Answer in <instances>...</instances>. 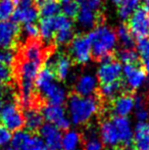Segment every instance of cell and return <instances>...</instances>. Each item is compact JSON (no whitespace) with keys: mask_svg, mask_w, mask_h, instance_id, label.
I'll return each mask as SVG.
<instances>
[{"mask_svg":"<svg viewBox=\"0 0 149 150\" xmlns=\"http://www.w3.org/2000/svg\"><path fill=\"white\" fill-rule=\"evenodd\" d=\"M104 101L95 94L91 96H80L71 93L68 96V109H70L72 122L75 125H83L90 120L94 115L100 112Z\"/></svg>","mask_w":149,"mask_h":150,"instance_id":"6da1fadb","label":"cell"},{"mask_svg":"<svg viewBox=\"0 0 149 150\" xmlns=\"http://www.w3.org/2000/svg\"><path fill=\"white\" fill-rule=\"evenodd\" d=\"M88 37L91 42V56L94 60L99 61L105 55L113 53V49L117 44L115 31L109 27L101 24L95 27L93 31L88 33Z\"/></svg>","mask_w":149,"mask_h":150,"instance_id":"7a4b0ae2","label":"cell"},{"mask_svg":"<svg viewBox=\"0 0 149 150\" xmlns=\"http://www.w3.org/2000/svg\"><path fill=\"white\" fill-rule=\"evenodd\" d=\"M0 122L10 132H18L25 127L24 112L16 102V99L8 101L2 106L0 111Z\"/></svg>","mask_w":149,"mask_h":150,"instance_id":"3957f363","label":"cell"},{"mask_svg":"<svg viewBox=\"0 0 149 150\" xmlns=\"http://www.w3.org/2000/svg\"><path fill=\"white\" fill-rule=\"evenodd\" d=\"M70 55L73 62L84 64L88 62L91 57V42L86 35H77L70 42Z\"/></svg>","mask_w":149,"mask_h":150,"instance_id":"277c9868","label":"cell"},{"mask_svg":"<svg viewBox=\"0 0 149 150\" xmlns=\"http://www.w3.org/2000/svg\"><path fill=\"white\" fill-rule=\"evenodd\" d=\"M128 27L135 39L139 40L149 36V11L145 8L138 7L129 18Z\"/></svg>","mask_w":149,"mask_h":150,"instance_id":"5b68a950","label":"cell"},{"mask_svg":"<svg viewBox=\"0 0 149 150\" xmlns=\"http://www.w3.org/2000/svg\"><path fill=\"white\" fill-rule=\"evenodd\" d=\"M43 119L48 122H51L56 126L60 131H68L71 127V122L66 117V111L61 105H54L49 103H44L39 108Z\"/></svg>","mask_w":149,"mask_h":150,"instance_id":"8992f818","label":"cell"},{"mask_svg":"<svg viewBox=\"0 0 149 150\" xmlns=\"http://www.w3.org/2000/svg\"><path fill=\"white\" fill-rule=\"evenodd\" d=\"M22 28L20 24L10 21L0 22V48L16 49L20 43Z\"/></svg>","mask_w":149,"mask_h":150,"instance_id":"52a82bcc","label":"cell"},{"mask_svg":"<svg viewBox=\"0 0 149 150\" xmlns=\"http://www.w3.org/2000/svg\"><path fill=\"white\" fill-rule=\"evenodd\" d=\"M123 74L125 77L123 81L126 90L132 93L141 87L147 78L144 69L138 64H125L123 67Z\"/></svg>","mask_w":149,"mask_h":150,"instance_id":"ba28073f","label":"cell"},{"mask_svg":"<svg viewBox=\"0 0 149 150\" xmlns=\"http://www.w3.org/2000/svg\"><path fill=\"white\" fill-rule=\"evenodd\" d=\"M107 110H110L113 117H127L134 107V93L124 92L110 100Z\"/></svg>","mask_w":149,"mask_h":150,"instance_id":"9c48e42d","label":"cell"},{"mask_svg":"<svg viewBox=\"0 0 149 150\" xmlns=\"http://www.w3.org/2000/svg\"><path fill=\"white\" fill-rule=\"evenodd\" d=\"M38 134H40V137L48 150H59L61 148V132L53 124H43L38 131Z\"/></svg>","mask_w":149,"mask_h":150,"instance_id":"30bf717a","label":"cell"},{"mask_svg":"<svg viewBox=\"0 0 149 150\" xmlns=\"http://www.w3.org/2000/svg\"><path fill=\"white\" fill-rule=\"evenodd\" d=\"M121 73H123V67L119 61L114 59L105 63H101L97 71V79L100 85L109 84L121 80Z\"/></svg>","mask_w":149,"mask_h":150,"instance_id":"8fae6325","label":"cell"},{"mask_svg":"<svg viewBox=\"0 0 149 150\" xmlns=\"http://www.w3.org/2000/svg\"><path fill=\"white\" fill-rule=\"evenodd\" d=\"M76 18L80 26L84 29H93L99 25L104 24V16L101 11H94L86 8H81Z\"/></svg>","mask_w":149,"mask_h":150,"instance_id":"7c38bea8","label":"cell"},{"mask_svg":"<svg viewBox=\"0 0 149 150\" xmlns=\"http://www.w3.org/2000/svg\"><path fill=\"white\" fill-rule=\"evenodd\" d=\"M100 137L103 146H106L110 149L119 145V139L117 135V129L113 126L112 120L105 119L100 124Z\"/></svg>","mask_w":149,"mask_h":150,"instance_id":"4fadbf2b","label":"cell"},{"mask_svg":"<svg viewBox=\"0 0 149 150\" xmlns=\"http://www.w3.org/2000/svg\"><path fill=\"white\" fill-rule=\"evenodd\" d=\"M112 122L117 129L119 143L121 145L133 144V131L130 120L126 117H113Z\"/></svg>","mask_w":149,"mask_h":150,"instance_id":"5bb4252c","label":"cell"},{"mask_svg":"<svg viewBox=\"0 0 149 150\" xmlns=\"http://www.w3.org/2000/svg\"><path fill=\"white\" fill-rule=\"evenodd\" d=\"M97 80L92 75H84L76 82L73 93L80 96H91L97 91Z\"/></svg>","mask_w":149,"mask_h":150,"instance_id":"9a60e30c","label":"cell"},{"mask_svg":"<svg viewBox=\"0 0 149 150\" xmlns=\"http://www.w3.org/2000/svg\"><path fill=\"white\" fill-rule=\"evenodd\" d=\"M25 117V127L30 134H38V131L43 125V115L36 107H29L23 109Z\"/></svg>","mask_w":149,"mask_h":150,"instance_id":"2e32d148","label":"cell"},{"mask_svg":"<svg viewBox=\"0 0 149 150\" xmlns=\"http://www.w3.org/2000/svg\"><path fill=\"white\" fill-rule=\"evenodd\" d=\"M124 92H128V91L126 90L125 84H124V81L121 79L119 80V81L112 82V83L101 85L100 88H98L97 91H96L98 96L104 102H109L110 100H112L113 98H115Z\"/></svg>","mask_w":149,"mask_h":150,"instance_id":"e0dca14e","label":"cell"},{"mask_svg":"<svg viewBox=\"0 0 149 150\" xmlns=\"http://www.w3.org/2000/svg\"><path fill=\"white\" fill-rule=\"evenodd\" d=\"M40 16L39 7L37 4L28 7H18L16 6V10L12 13L11 20L12 22L18 24H28V23H35Z\"/></svg>","mask_w":149,"mask_h":150,"instance_id":"ac0fdd59","label":"cell"},{"mask_svg":"<svg viewBox=\"0 0 149 150\" xmlns=\"http://www.w3.org/2000/svg\"><path fill=\"white\" fill-rule=\"evenodd\" d=\"M133 141L138 150H149V122H139L136 125Z\"/></svg>","mask_w":149,"mask_h":150,"instance_id":"d6986e66","label":"cell"},{"mask_svg":"<svg viewBox=\"0 0 149 150\" xmlns=\"http://www.w3.org/2000/svg\"><path fill=\"white\" fill-rule=\"evenodd\" d=\"M115 34H117V38L119 40L124 48H134L135 38L133 37L127 24L121 23V25H119L117 31H115Z\"/></svg>","mask_w":149,"mask_h":150,"instance_id":"ffe728a7","label":"cell"},{"mask_svg":"<svg viewBox=\"0 0 149 150\" xmlns=\"http://www.w3.org/2000/svg\"><path fill=\"white\" fill-rule=\"evenodd\" d=\"M114 55L115 59L119 60L125 64H139L140 63L139 54L133 48H124L114 52Z\"/></svg>","mask_w":149,"mask_h":150,"instance_id":"44dd1931","label":"cell"},{"mask_svg":"<svg viewBox=\"0 0 149 150\" xmlns=\"http://www.w3.org/2000/svg\"><path fill=\"white\" fill-rule=\"evenodd\" d=\"M82 141V136L76 131H66L61 138V147L64 150H77Z\"/></svg>","mask_w":149,"mask_h":150,"instance_id":"7402d4cb","label":"cell"},{"mask_svg":"<svg viewBox=\"0 0 149 150\" xmlns=\"http://www.w3.org/2000/svg\"><path fill=\"white\" fill-rule=\"evenodd\" d=\"M139 3L140 2L138 0H124L117 8V14L119 18H121L124 22L129 20L132 13L138 8Z\"/></svg>","mask_w":149,"mask_h":150,"instance_id":"603a6c76","label":"cell"},{"mask_svg":"<svg viewBox=\"0 0 149 150\" xmlns=\"http://www.w3.org/2000/svg\"><path fill=\"white\" fill-rule=\"evenodd\" d=\"M61 11V6L58 1H49L39 6V14L42 18H51L59 14Z\"/></svg>","mask_w":149,"mask_h":150,"instance_id":"cb8c5ba5","label":"cell"},{"mask_svg":"<svg viewBox=\"0 0 149 150\" xmlns=\"http://www.w3.org/2000/svg\"><path fill=\"white\" fill-rule=\"evenodd\" d=\"M75 37L74 35V29L73 27L70 28H64L57 30L54 34L53 37V43L55 45H68L70 42Z\"/></svg>","mask_w":149,"mask_h":150,"instance_id":"d4e9b609","label":"cell"},{"mask_svg":"<svg viewBox=\"0 0 149 150\" xmlns=\"http://www.w3.org/2000/svg\"><path fill=\"white\" fill-rule=\"evenodd\" d=\"M18 4V0H0V22L11 18Z\"/></svg>","mask_w":149,"mask_h":150,"instance_id":"484cf974","label":"cell"},{"mask_svg":"<svg viewBox=\"0 0 149 150\" xmlns=\"http://www.w3.org/2000/svg\"><path fill=\"white\" fill-rule=\"evenodd\" d=\"M31 135L27 131H18L14 133L13 137H11V146L18 150H22L23 147L26 145V143L31 138Z\"/></svg>","mask_w":149,"mask_h":150,"instance_id":"4316f807","label":"cell"},{"mask_svg":"<svg viewBox=\"0 0 149 150\" xmlns=\"http://www.w3.org/2000/svg\"><path fill=\"white\" fill-rule=\"evenodd\" d=\"M13 82L12 69L0 62V89L9 86Z\"/></svg>","mask_w":149,"mask_h":150,"instance_id":"83f0119b","label":"cell"},{"mask_svg":"<svg viewBox=\"0 0 149 150\" xmlns=\"http://www.w3.org/2000/svg\"><path fill=\"white\" fill-rule=\"evenodd\" d=\"M16 57V49L11 48H0V62L12 67Z\"/></svg>","mask_w":149,"mask_h":150,"instance_id":"f1b7e54d","label":"cell"},{"mask_svg":"<svg viewBox=\"0 0 149 150\" xmlns=\"http://www.w3.org/2000/svg\"><path fill=\"white\" fill-rule=\"evenodd\" d=\"M137 51L141 61L149 60V38H142L138 40L137 43Z\"/></svg>","mask_w":149,"mask_h":150,"instance_id":"f546056e","label":"cell"},{"mask_svg":"<svg viewBox=\"0 0 149 150\" xmlns=\"http://www.w3.org/2000/svg\"><path fill=\"white\" fill-rule=\"evenodd\" d=\"M44 147H45V144L41 137L38 136L37 134H32L31 138L29 139V141L23 147L22 150H43Z\"/></svg>","mask_w":149,"mask_h":150,"instance_id":"4dcf8cb0","label":"cell"},{"mask_svg":"<svg viewBox=\"0 0 149 150\" xmlns=\"http://www.w3.org/2000/svg\"><path fill=\"white\" fill-rule=\"evenodd\" d=\"M75 1L81 8L91 9L94 11H101L100 10L102 6L101 0H75Z\"/></svg>","mask_w":149,"mask_h":150,"instance_id":"1f68e13d","label":"cell"},{"mask_svg":"<svg viewBox=\"0 0 149 150\" xmlns=\"http://www.w3.org/2000/svg\"><path fill=\"white\" fill-rule=\"evenodd\" d=\"M79 10V5L77 4V2L73 1V0L64 4L62 6V11H64V16H68V18H76Z\"/></svg>","mask_w":149,"mask_h":150,"instance_id":"d6a6232c","label":"cell"},{"mask_svg":"<svg viewBox=\"0 0 149 150\" xmlns=\"http://www.w3.org/2000/svg\"><path fill=\"white\" fill-rule=\"evenodd\" d=\"M24 33L27 36V39H36L40 38L39 27L35 23H28L24 26Z\"/></svg>","mask_w":149,"mask_h":150,"instance_id":"836d02e7","label":"cell"},{"mask_svg":"<svg viewBox=\"0 0 149 150\" xmlns=\"http://www.w3.org/2000/svg\"><path fill=\"white\" fill-rule=\"evenodd\" d=\"M84 141V150H103V144L97 137Z\"/></svg>","mask_w":149,"mask_h":150,"instance_id":"e575fe53","label":"cell"},{"mask_svg":"<svg viewBox=\"0 0 149 150\" xmlns=\"http://www.w3.org/2000/svg\"><path fill=\"white\" fill-rule=\"evenodd\" d=\"M11 140V133L3 125L0 124V146L7 144Z\"/></svg>","mask_w":149,"mask_h":150,"instance_id":"d590c367","label":"cell"},{"mask_svg":"<svg viewBox=\"0 0 149 150\" xmlns=\"http://www.w3.org/2000/svg\"><path fill=\"white\" fill-rule=\"evenodd\" d=\"M146 105V99L141 95H134V107L137 109L145 108Z\"/></svg>","mask_w":149,"mask_h":150,"instance_id":"8d00e7d4","label":"cell"},{"mask_svg":"<svg viewBox=\"0 0 149 150\" xmlns=\"http://www.w3.org/2000/svg\"><path fill=\"white\" fill-rule=\"evenodd\" d=\"M149 117V112L146 108H141L136 110V117L139 122H146Z\"/></svg>","mask_w":149,"mask_h":150,"instance_id":"74e56055","label":"cell"},{"mask_svg":"<svg viewBox=\"0 0 149 150\" xmlns=\"http://www.w3.org/2000/svg\"><path fill=\"white\" fill-rule=\"evenodd\" d=\"M112 150H138L135 147L134 144H130V145H119V146L114 147Z\"/></svg>","mask_w":149,"mask_h":150,"instance_id":"f35d334b","label":"cell"},{"mask_svg":"<svg viewBox=\"0 0 149 150\" xmlns=\"http://www.w3.org/2000/svg\"><path fill=\"white\" fill-rule=\"evenodd\" d=\"M3 99H4V94L3 91L0 89V109L2 108V105H3Z\"/></svg>","mask_w":149,"mask_h":150,"instance_id":"ab89813d","label":"cell"},{"mask_svg":"<svg viewBox=\"0 0 149 150\" xmlns=\"http://www.w3.org/2000/svg\"><path fill=\"white\" fill-rule=\"evenodd\" d=\"M144 4H143V7L145 8L146 10L149 11V0H144Z\"/></svg>","mask_w":149,"mask_h":150,"instance_id":"60d3db41","label":"cell"},{"mask_svg":"<svg viewBox=\"0 0 149 150\" xmlns=\"http://www.w3.org/2000/svg\"><path fill=\"white\" fill-rule=\"evenodd\" d=\"M112 1L114 4H117V5H119V4H121V2L124 1V0H112Z\"/></svg>","mask_w":149,"mask_h":150,"instance_id":"b9f144b4","label":"cell"},{"mask_svg":"<svg viewBox=\"0 0 149 150\" xmlns=\"http://www.w3.org/2000/svg\"><path fill=\"white\" fill-rule=\"evenodd\" d=\"M49 1H57V0H41V2H40L39 6H41L43 3H45V2H49Z\"/></svg>","mask_w":149,"mask_h":150,"instance_id":"7bdbcfd3","label":"cell"},{"mask_svg":"<svg viewBox=\"0 0 149 150\" xmlns=\"http://www.w3.org/2000/svg\"><path fill=\"white\" fill-rule=\"evenodd\" d=\"M70 1H72V0H60V2H61L62 4H66V3H68V2H70Z\"/></svg>","mask_w":149,"mask_h":150,"instance_id":"ee69618b","label":"cell"},{"mask_svg":"<svg viewBox=\"0 0 149 150\" xmlns=\"http://www.w3.org/2000/svg\"><path fill=\"white\" fill-rule=\"evenodd\" d=\"M6 150H18V149H16V148H14V147L10 146V147H8V148H7V149H6Z\"/></svg>","mask_w":149,"mask_h":150,"instance_id":"f6af8a7d","label":"cell"},{"mask_svg":"<svg viewBox=\"0 0 149 150\" xmlns=\"http://www.w3.org/2000/svg\"><path fill=\"white\" fill-rule=\"evenodd\" d=\"M36 1V4L38 5V7H39V4H40V2H41V0H35Z\"/></svg>","mask_w":149,"mask_h":150,"instance_id":"bcb514c9","label":"cell"},{"mask_svg":"<svg viewBox=\"0 0 149 150\" xmlns=\"http://www.w3.org/2000/svg\"><path fill=\"white\" fill-rule=\"evenodd\" d=\"M147 100H149V91H148V94H147Z\"/></svg>","mask_w":149,"mask_h":150,"instance_id":"7dc6e473","label":"cell"},{"mask_svg":"<svg viewBox=\"0 0 149 150\" xmlns=\"http://www.w3.org/2000/svg\"><path fill=\"white\" fill-rule=\"evenodd\" d=\"M43 150H48V149H47V148H46V147H44V149H43Z\"/></svg>","mask_w":149,"mask_h":150,"instance_id":"c3c4849f","label":"cell"},{"mask_svg":"<svg viewBox=\"0 0 149 150\" xmlns=\"http://www.w3.org/2000/svg\"><path fill=\"white\" fill-rule=\"evenodd\" d=\"M138 1H139V2H140V1H144V0H138Z\"/></svg>","mask_w":149,"mask_h":150,"instance_id":"681fc988","label":"cell"},{"mask_svg":"<svg viewBox=\"0 0 149 150\" xmlns=\"http://www.w3.org/2000/svg\"><path fill=\"white\" fill-rule=\"evenodd\" d=\"M148 112H149V111H148Z\"/></svg>","mask_w":149,"mask_h":150,"instance_id":"f907efd6","label":"cell"}]
</instances>
